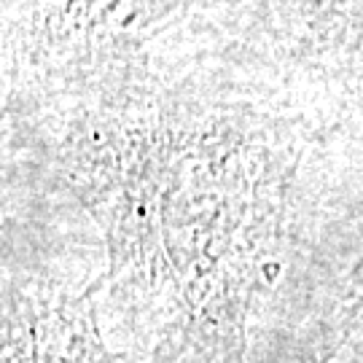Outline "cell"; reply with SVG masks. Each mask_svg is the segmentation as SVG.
<instances>
[{
  "label": "cell",
  "mask_w": 363,
  "mask_h": 363,
  "mask_svg": "<svg viewBox=\"0 0 363 363\" xmlns=\"http://www.w3.org/2000/svg\"><path fill=\"white\" fill-rule=\"evenodd\" d=\"M100 189L116 291L169 350L242 363L245 318L274 234L269 178L242 154L205 162L189 148L140 145Z\"/></svg>",
  "instance_id": "cell-1"
},
{
  "label": "cell",
  "mask_w": 363,
  "mask_h": 363,
  "mask_svg": "<svg viewBox=\"0 0 363 363\" xmlns=\"http://www.w3.org/2000/svg\"><path fill=\"white\" fill-rule=\"evenodd\" d=\"M6 363H118L100 342L91 301L38 298L6 320Z\"/></svg>",
  "instance_id": "cell-2"
},
{
  "label": "cell",
  "mask_w": 363,
  "mask_h": 363,
  "mask_svg": "<svg viewBox=\"0 0 363 363\" xmlns=\"http://www.w3.org/2000/svg\"><path fill=\"white\" fill-rule=\"evenodd\" d=\"M355 294H358V301L363 304V261L355 267Z\"/></svg>",
  "instance_id": "cell-3"
}]
</instances>
